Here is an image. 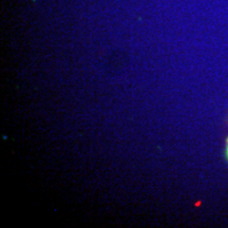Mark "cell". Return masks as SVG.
Wrapping results in <instances>:
<instances>
[{"label": "cell", "mask_w": 228, "mask_h": 228, "mask_svg": "<svg viewBox=\"0 0 228 228\" xmlns=\"http://www.w3.org/2000/svg\"><path fill=\"white\" fill-rule=\"evenodd\" d=\"M226 154H227V157H228V140L226 142Z\"/></svg>", "instance_id": "obj_1"}]
</instances>
